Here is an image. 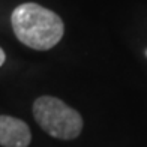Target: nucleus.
Segmentation results:
<instances>
[{"label": "nucleus", "mask_w": 147, "mask_h": 147, "mask_svg": "<svg viewBox=\"0 0 147 147\" xmlns=\"http://www.w3.org/2000/svg\"><path fill=\"white\" fill-rule=\"evenodd\" d=\"M11 24L18 41L38 51L54 48L65 33V24L56 12L32 2L12 11Z\"/></svg>", "instance_id": "nucleus-1"}, {"label": "nucleus", "mask_w": 147, "mask_h": 147, "mask_svg": "<svg viewBox=\"0 0 147 147\" xmlns=\"http://www.w3.org/2000/svg\"><path fill=\"white\" fill-rule=\"evenodd\" d=\"M5 60H6V54H5V51L2 50V47H0V66L5 63Z\"/></svg>", "instance_id": "nucleus-4"}, {"label": "nucleus", "mask_w": 147, "mask_h": 147, "mask_svg": "<svg viewBox=\"0 0 147 147\" xmlns=\"http://www.w3.org/2000/svg\"><path fill=\"white\" fill-rule=\"evenodd\" d=\"M32 132L29 125L12 116H0V146L2 147H29Z\"/></svg>", "instance_id": "nucleus-3"}, {"label": "nucleus", "mask_w": 147, "mask_h": 147, "mask_svg": "<svg viewBox=\"0 0 147 147\" xmlns=\"http://www.w3.org/2000/svg\"><path fill=\"white\" fill-rule=\"evenodd\" d=\"M33 116L41 128L57 140H74L83 131L81 114L56 96H41L33 102Z\"/></svg>", "instance_id": "nucleus-2"}]
</instances>
